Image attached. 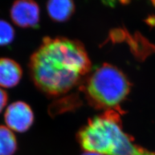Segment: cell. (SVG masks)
<instances>
[{"mask_svg":"<svg viewBox=\"0 0 155 155\" xmlns=\"http://www.w3.org/2000/svg\"><path fill=\"white\" fill-rule=\"evenodd\" d=\"M23 76L22 68L11 58H0V87L12 88L20 81Z\"/></svg>","mask_w":155,"mask_h":155,"instance_id":"8992f818","label":"cell"},{"mask_svg":"<svg viewBox=\"0 0 155 155\" xmlns=\"http://www.w3.org/2000/svg\"><path fill=\"white\" fill-rule=\"evenodd\" d=\"M152 2L155 4V0H152Z\"/></svg>","mask_w":155,"mask_h":155,"instance_id":"4fadbf2b","label":"cell"},{"mask_svg":"<svg viewBox=\"0 0 155 155\" xmlns=\"http://www.w3.org/2000/svg\"><path fill=\"white\" fill-rule=\"evenodd\" d=\"M131 84L118 68L104 64L91 72L80 87L88 103L98 109L116 110L129 95Z\"/></svg>","mask_w":155,"mask_h":155,"instance_id":"3957f363","label":"cell"},{"mask_svg":"<svg viewBox=\"0 0 155 155\" xmlns=\"http://www.w3.org/2000/svg\"><path fill=\"white\" fill-rule=\"evenodd\" d=\"M47 11L52 21L64 22L74 14L75 4L73 0H48Z\"/></svg>","mask_w":155,"mask_h":155,"instance_id":"52a82bcc","label":"cell"},{"mask_svg":"<svg viewBox=\"0 0 155 155\" xmlns=\"http://www.w3.org/2000/svg\"><path fill=\"white\" fill-rule=\"evenodd\" d=\"M82 155H103L101 154L98 153H95V152H91V151H87L84 153Z\"/></svg>","mask_w":155,"mask_h":155,"instance_id":"7c38bea8","label":"cell"},{"mask_svg":"<svg viewBox=\"0 0 155 155\" xmlns=\"http://www.w3.org/2000/svg\"><path fill=\"white\" fill-rule=\"evenodd\" d=\"M8 94L5 91L0 88V113L2 112L3 109L8 102Z\"/></svg>","mask_w":155,"mask_h":155,"instance_id":"30bf717a","label":"cell"},{"mask_svg":"<svg viewBox=\"0 0 155 155\" xmlns=\"http://www.w3.org/2000/svg\"><path fill=\"white\" fill-rule=\"evenodd\" d=\"M6 126L14 132L25 133L35 120L31 106L23 101L13 102L7 108L4 114Z\"/></svg>","mask_w":155,"mask_h":155,"instance_id":"277c9868","label":"cell"},{"mask_svg":"<svg viewBox=\"0 0 155 155\" xmlns=\"http://www.w3.org/2000/svg\"><path fill=\"white\" fill-rule=\"evenodd\" d=\"M13 23L21 28H36L40 20V9L35 0H16L11 8Z\"/></svg>","mask_w":155,"mask_h":155,"instance_id":"5b68a950","label":"cell"},{"mask_svg":"<svg viewBox=\"0 0 155 155\" xmlns=\"http://www.w3.org/2000/svg\"><path fill=\"white\" fill-rule=\"evenodd\" d=\"M78 139L87 151L103 155H155L139 146L122 129L118 110H105L90 119L78 133Z\"/></svg>","mask_w":155,"mask_h":155,"instance_id":"7a4b0ae2","label":"cell"},{"mask_svg":"<svg viewBox=\"0 0 155 155\" xmlns=\"http://www.w3.org/2000/svg\"><path fill=\"white\" fill-rule=\"evenodd\" d=\"M15 38V31L7 21L0 19V47L8 45Z\"/></svg>","mask_w":155,"mask_h":155,"instance_id":"9c48e42d","label":"cell"},{"mask_svg":"<svg viewBox=\"0 0 155 155\" xmlns=\"http://www.w3.org/2000/svg\"><path fill=\"white\" fill-rule=\"evenodd\" d=\"M17 150L18 142L14 132L0 125V155H14Z\"/></svg>","mask_w":155,"mask_h":155,"instance_id":"ba28073f","label":"cell"},{"mask_svg":"<svg viewBox=\"0 0 155 155\" xmlns=\"http://www.w3.org/2000/svg\"><path fill=\"white\" fill-rule=\"evenodd\" d=\"M28 70L39 91L47 96L56 97L83 81L91 71V62L81 42L45 37L31 55Z\"/></svg>","mask_w":155,"mask_h":155,"instance_id":"6da1fadb","label":"cell"},{"mask_svg":"<svg viewBox=\"0 0 155 155\" xmlns=\"http://www.w3.org/2000/svg\"><path fill=\"white\" fill-rule=\"evenodd\" d=\"M147 22L149 24V25H151V26H154L155 27V17H154V16L149 17L147 20Z\"/></svg>","mask_w":155,"mask_h":155,"instance_id":"8fae6325","label":"cell"}]
</instances>
